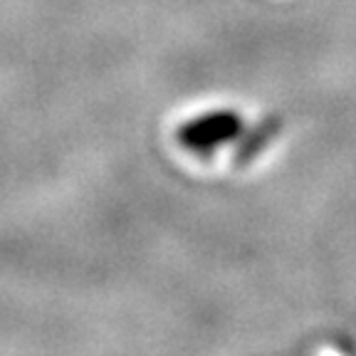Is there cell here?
Wrapping results in <instances>:
<instances>
[{
    "label": "cell",
    "mask_w": 356,
    "mask_h": 356,
    "mask_svg": "<svg viewBox=\"0 0 356 356\" xmlns=\"http://www.w3.org/2000/svg\"><path fill=\"white\" fill-rule=\"evenodd\" d=\"M282 127L284 122L280 114H267L262 122H257L252 129L240 134L238 139H235V149H233V166L235 168L250 166L257 156L277 139Z\"/></svg>",
    "instance_id": "cell-2"
},
{
    "label": "cell",
    "mask_w": 356,
    "mask_h": 356,
    "mask_svg": "<svg viewBox=\"0 0 356 356\" xmlns=\"http://www.w3.org/2000/svg\"><path fill=\"white\" fill-rule=\"evenodd\" d=\"M245 131V119L235 109H213L188 119L178 127L176 141L193 154H208L225 144H233Z\"/></svg>",
    "instance_id": "cell-1"
}]
</instances>
